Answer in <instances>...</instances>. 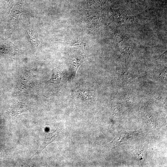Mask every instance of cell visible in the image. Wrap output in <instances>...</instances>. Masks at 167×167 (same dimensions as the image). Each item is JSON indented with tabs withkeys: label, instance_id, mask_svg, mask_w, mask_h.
<instances>
[{
	"label": "cell",
	"instance_id": "cell-1",
	"mask_svg": "<svg viewBox=\"0 0 167 167\" xmlns=\"http://www.w3.org/2000/svg\"><path fill=\"white\" fill-rule=\"evenodd\" d=\"M86 57L84 54L75 52L71 53L69 56L70 68L74 74L80 65L86 60Z\"/></svg>",
	"mask_w": 167,
	"mask_h": 167
},
{
	"label": "cell",
	"instance_id": "cell-2",
	"mask_svg": "<svg viewBox=\"0 0 167 167\" xmlns=\"http://www.w3.org/2000/svg\"><path fill=\"white\" fill-rule=\"evenodd\" d=\"M63 137V133L61 128L47 134L41 145V149L43 150L47 145L53 142L62 140Z\"/></svg>",
	"mask_w": 167,
	"mask_h": 167
},
{
	"label": "cell",
	"instance_id": "cell-3",
	"mask_svg": "<svg viewBox=\"0 0 167 167\" xmlns=\"http://www.w3.org/2000/svg\"><path fill=\"white\" fill-rule=\"evenodd\" d=\"M24 26L34 49L36 51H37L39 45V41L34 34L31 26L27 21L24 22Z\"/></svg>",
	"mask_w": 167,
	"mask_h": 167
},
{
	"label": "cell",
	"instance_id": "cell-4",
	"mask_svg": "<svg viewBox=\"0 0 167 167\" xmlns=\"http://www.w3.org/2000/svg\"><path fill=\"white\" fill-rule=\"evenodd\" d=\"M52 72V77L48 81L55 84H59L60 83L62 79L59 71L56 69H54Z\"/></svg>",
	"mask_w": 167,
	"mask_h": 167
},
{
	"label": "cell",
	"instance_id": "cell-5",
	"mask_svg": "<svg viewBox=\"0 0 167 167\" xmlns=\"http://www.w3.org/2000/svg\"><path fill=\"white\" fill-rule=\"evenodd\" d=\"M68 43L71 46H77L84 48L86 46L85 42L80 39H72L68 41Z\"/></svg>",
	"mask_w": 167,
	"mask_h": 167
},
{
	"label": "cell",
	"instance_id": "cell-6",
	"mask_svg": "<svg viewBox=\"0 0 167 167\" xmlns=\"http://www.w3.org/2000/svg\"><path fill=\"white\" fill-rule=\"evenodd\" d=\"M23 104L21 103H18L14 106L13 110L14 114H19L25 111L26 107Z\"/></svg>",
	"mask_w": 167,
	"mask_h": 167
}]
</instances>
